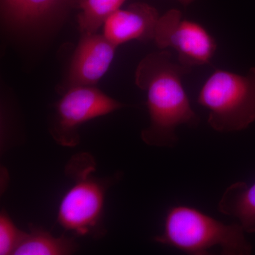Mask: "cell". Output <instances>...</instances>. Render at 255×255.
I'll return each instance as SVG.
<instances>
[{"label":"cell","mask_w":255,"mask_h":255,"mask_svg":"<svg viewBox=\"0 0 255 255\" xmlns=\"http://www.w3.org/2000/svg\"><path fill=\"white\" fill-rule=\"evenodd\" d=\"M177 1L180 2L181 4L184 5V6H189V4H191L193 1H195V0H177Z\"/></svg>","instance_id":"14"},{"label":"cell","mask_w":255,"mask_h":255,"mask_svg":"<svg viewBox=\"0 0 255 255\" xmlns=\"http://www.w3.org/2000/svg\"><path fill=\"white\" fill-rule=\"evenodd\" d=\"M241 224H226L194 208L177 206L167 211L162 234L155 241L191 255L209 254L215 247L225 255H248L253 246Z\"/></svg>","instance_id":"2"},{"label":"cell","mask_w":255,"mask_h":255,"mask_svg":"<svg viewBox=\"0 0 255 255\" xmlns=\"http://www.w3.org/2000/svg\"><path fill=\"white\" fill-rule=\"evenodd\" d=\"M198 103L209 111L208 123L218 132L239 131L255 122V68L246 75L217 70L201 87Z\"/></svg>","instance_id":"3"},{"label":"cell","mask_w":255,"mask_h":255,"mask_svg":"<svg viewBox=\"0 0 255 255\" xmlns=\"http://www.w3.org/2000/svg\"><path fill=\"white\" fill-rule=\"evenodd\" d=\"M159 18L153 6L133 3L127 9L117 10L107 18L104 23V36L117 47L132 40H153Z\"/></svg>","instance_id":"8"},{"label":"cell","mask_w":255,"mask_h":255,"mask_svg":"<svg viewBox=\"0 0 255 255\" xmlns=\"http://www.w3.org/2000/svg\"><path fill=\"white\" fill-rule=\"evenodd\" d=\"M70 0H1L5 22L14 29L41 27L57 16Z\"/></svg>","instance_id":"9"},{"label":"cell","mask_w":255,"mask_h":255,"mask_svg":"<svg viewBox=\"0 0 255 255\" xmlns=\"http://www.w3.org/2000/svg\"><path fill=\"white\" fill-rule=\"evenodd\" d=\"M75 244L65 238H55L46 231L33 230L23 233L14 255H61L75 251Z\"/></svg>","instance_id":"11"},{"label":"cell","mask_w":255,"mask_h":255,"mask_svg":"<svg viewBox=\"0 0 255 255\" xmlns=\"http://www.w3.org/2000/svg\"><path fill=\"white\" fill-rule=\"evenodd\" d=\"M117 48L104 35L82 34L69 70L70 87L97 83L110 68Z\"/></svg>","instance_id":"7"},{"label":"cell","mask_w":255,"mask_h":255,"mask_svg":"<svg viewBox=\"0 0 255 255\" xmlns=\"http://www.w3.org/2000/svg\"><path fill=\"white\" fill-rule=\"evenodd\" d=\"M126 0H79L78 16L82 34L96 33L107 18L120 9Z\"/></svg>","instance_id":"12"},{"label":"cell","mask_w":255,"mask_h":255,"mask_svg":"<svg viewBox=\"0 0 255 255\" xmlns=\"http://www.w3.org/2000/svg\"><path fill=\"white\" fill-rule=\"evenodd\" d=\"M123 105L89 85L70 87L57 105L58 130L55 137L61 145H75L76 129L85 122L122 108Z\"/></svg>","instance_id":"5"},{"label":"cell","mask_w":255,"mask_h":255,"mask_svg":"<svg viewBox=\"0 0 255 255\" xmlns=\"http://www.w3.org/2000/svg\"><path fill=\"white\" fill-rule=\"evenodd\" d=\"M153 40L160 49L175 50L177 60L191 68L209 63L217 48L216 40L204 26L183 19L182 12L177 9L159 16Z\"/></svg>","instance_id":"4"},{"label":"cell","mask_w":255,"mask_h":255,"mask_svg":"<svg viewBox=\"0 0 255 255\" xmlns=\"http://www.w3.org/2000/svg\"><path fill=\"white\" fill-rule=\"evenodd\" d=\"M191 71V67L174 60L166 50L150 53L137 65L135 84L147 92L150 115V126L141 134L147 145L173 147L178 127L199 124L182 85L183 77Z\"/></svg>","instance_id":"1"},{"label":"cell","mask_w":255,"mask_h":255,"mask_svg":"<svg viewBox=\"0 0 255 255\" xmlns=\"http://www.w3.org/2000/svg\"><path fill=\"white\" fill-rule=\"evenodd\" d=\"M9 216L1 213L0 216V255H13L23 236Z\"/></svg>","instance_id":"13"},{"label":"cell","mask_w":255,"mask_h":255,"mask_svg":"<svg viewBox=\"0 0 255 255\" xmlns=\"http://www.w3.org/2000/svg\"><path fill=\"white\" fill-rule=\"evenodd\" d=\"M90 166L81 171L76 182L60 201L58 221L62 227L79 236H85L94 231L103 214L105 188L100 181L89 173Z\"/></svg>","instance_id":"6"},{"label":"cell","mask_w":255,"mask_h":255,"mask_svg":"<svg viewBox=\"0 0 255 255\" xmlns=\"http://www.w3.org/2000/svg\"><path fill=\"white\" fill-rule=\"evenodd\" d=\"M219 211L238 219L245 232L255 233V182L230 185L220 199Z\"/></svg>","instance_id":"10"}]
</instances>
